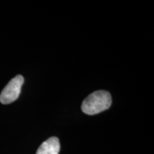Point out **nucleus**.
Instances as JSON below:
<instances>
[{
  "label": "nucleus",
  "instance_id": "obj_1",
  "mask_svg": "<svg viewBox=\"0 0 154 154\" xmlns=\"http://www.w3.org/2000/svg\"><path fill=\"white\" fill-rule=\"evenodd\" d=\"M111 96L103 90L96 91L88 95L82 103L83 112L88 115H95L107 110L111 106Z\"/></svg>",
  "mask_w": 154,
  "mask_h": 154
},
{
  "label": "nucleus",
  "instance_id": "obj_2",
  "mask_svg": "<svg viewBox=\"0 0 154 154\" xmlns=\"http://www.w3.org/2000/svg\"><path fill=\"white\" fill-rule=\"evenodd\" d=\"M24 81V77L21 75L13 78L0 94V102L3 104H9L16 101L20 94Z\"/></svg>",
  "mask_w": 154,
  "mask_h": 154
},
{
  "label": "nucleus",
  "instance_id": "obj_3",
  "mask_svg": "<svg viewBox=\"0 0 154 154\" xmlns=\"http://www.w3.org/2000/svg\"><path fill=\"white\" fill-rule=\"evenodd\" d=\"M60 143L57 137H51L44 141L36 151V154H59Z\"/></svg>",
  "mask_w": 154,
  "mask_h": 154
}]
</instances>
